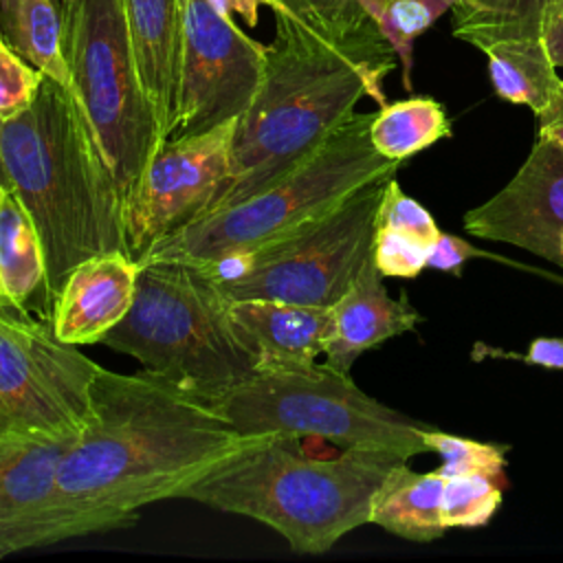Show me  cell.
I'll return each mask as SVG.
<instances>
[{"instance_id":"obj_1","label":"cell","mask_w":563,"mask_h":563,"mask_svg":"<svg viewBox=\"0 0 563 563\" xmlns=\"http://www.w3.org/2000/svg\"><path fill=\"white\" fill-rule=\"evenodd\" d=\"M251 438L152 372L101 367L90 418L59 462V539L132 526L145 506L180 499Z\"/></svg>"},{"instance_id":"obj_2","label":"cell","mask_w":563,"mask_h":563,"mask_svg":"<svg viewBox=\"0 0 563 563\" xmlns=\"http://www.w3.org/2000/svg\"><path fill=\"white\" fill-rule=\"evenodd\" d=\"M0 180L29 211L55 303L88 257L125 251L123 198L77 95L44 77L35 101L0 121Z\"/></svg>"},{"instance_id":"obj_3","label":"cell","mask_w":563,"mask_h":563,"mask_svg":"<svg viewBox=\"0 0 563 563\" xmlns=\"http://www.w3.org/2000/svg\"><path fill=\"white\" fill-rule=\"evenodd\" d=\"M275 13L264 73L246 112L235 121L231 172L209 211L249 198L308 158L363 97L387 103L376 70L354 51ZM207 211V213H209Z\"/></svg>"},{"instance_id":"obj_4","label":"cell","mask_w":563,"mask_h":563,"mask_svg":"<svg viewBox=\"0 0 563 563\" xmlns=\"http://www.w3.org/2000/svg\"><path fill=\"white\" fill-rule=\"evenodd\" d=\"M299 440L288 433L253 435L180 499L255 519L299 554H323L343 534L369 523L380 484L407 460L361 446L314 457Z\"/></svg>"},{"instance_id":"obj_5","label":"cell","mask_w":563,"mask_h":563,"mask_svg":"<svg viewBox=\"0 0 563 563\" xmlns=\"http://www.w3.org/2000/svg\"><path fill=\"white\" fill-rule=\"evenodd\" d=\"M136 264L134 301L103 345L207 402L255 374L229 299L207 268L178 260Z\"/></svg>"},{"instance_id":"obj_6","label":"cell","mask_w":563,"mask_h":563,"mask_svg":"<svg viewBox=\"0 0 563 563\" xmlns=\"http://www.w3.org/2000/svg\"><path fill=\"white\" fill-rule=\"evenodd\" d=\"M374 112H352L308 158L257 194L202 213L156 242L136 262L178 260L196 266L246 253L314 220L361 187L396 176L369 139Z\"/></svg>"},{"instance_id":"obj_7","label":"cell","mask_w":563,"mask_h":563,"mask_svg":"<svg viewBox=\"0 0 563 563\" xmlns=\"http://www.w3.org/2000/svg\"><path fill=\"white\" fill-rule=\"evenodd\" d=\"M242 435L288 433L343 449H378L411 460L427 453L424 424L367 396L347 372L328 363L255 372L211 402Z\"/></svg>"},{"instance_id":"obj_8","label":"cell","mask_w":563,"mask_h":563,"mask_svg":"<svg viewBox=\"0 0 563 563\" xmlns=\"http://www.w3.org/2000/svg\"><path fill=\"white\" fill-rule=\"evenodd\" d=\"M389 178L361 187L277 240L202 268L229 301L282 299L334 306L372 260L378 209Z\"/></svg>"},{"instance_id":"obj_9","label":"cell","mask_w":563,"mask_h":563,"mask_svg":"<svg viewBox=\"0 0 563 563\" xmlns=\"http://www.w3.org/2000/svg\"><path fill=\"white\" fill-rule=\"evenodd\" d=\"M64 26L73 92L125 200L163 139L136 73L121 2L64 0Z\"/></svg>"},{"instance_id":"obj_10","label":"cell","mask_w":563,"mask_h":563,"mask_svg":"<svg viewBox=\"0 0 563 563\" xmlns=\"http://www.w3.org/2000/svg\"><path fill=\"white\" fill-rule=\"evenodd\" d=\"M101 365L64 343L53 323L0 308V422L24 433L77 435L92 411Z\"/></svg>"},{"instance_id":"obj_11","label":"cell","mask_w":563,"mask_h":563,"mask_svg":"<svg viewBox=\"0 0 563 563\" xmlns=\"http://www.w3.org/2000/svg\"><path fill=\"white\" fill-rule=\"evenodd\" d=\"M235 121L196 134H174L154 154L123 200L125 238L134 260L211 209L231 172Z\"/></svg>"},{"instance_id":"obj_12","label":"cell","mask_w":563,"mask_h":563,"mask_svg":"<svg viewBox=\"0 0 563 563\" xmlns=\"http://www.w3.org/2000/svg\"><path fill=\"white\" fill-rule=\"evenodd\" d=\"M183 62L176 134L240 119L264 73L266 44L249 37L211 0H180Z\"/></svg>"},{"instance_id":"obj_13","label":"cell","mask_w":563,"mask_h":563,"mask_svg":"<svg viewBox=\"0 0 563 563\" xmlns=\"http://www.w3.org/2000/svg\"><path fill=\"white\" fill-rule=\"evenodd\" d=\"M464 229L475 238L512 244L563 266V150L537 136L517 174L486 202L464 213Z\"/></svg>"},{"instance_id":"obj_14","label":"cell","mask_w":563,"mask_h":563,"mask_svg":"<svg viewBox=\"0 0 563 563\" xmlns=\"http://www.w3.org/2000/svg\"><path fill=\"white\" fill-rule=\"evenodd\" d=\"M75 435L15 433L0 442V559L59 543V462Z\"/></svg>"},{"instance_id":"obj_15","label":"cell","mask_w":563,"mask_h":563,"mask_svg":"<svg viewBox=\"0 0 563 563\" xmlns=\"http://www.w3.org/2000/svg\"><path fill=\"white\" fill-rule=\"evenodd\" d=\"M229 317L255 372L308 367L325 352L332 334V306L233 299Z\"/></svg>"},{"instance_id":"obj_16","label":"cell","mask_w":563,"mask_h":563,"mask_svg":"<svg viewBox=\"0 0 563 563\" xmlns=\"http://www.w3.org/2000/svg\"><path fill=\"white\" fill-rule=\"evenodd\" d=\"M139 264L125 251H110L77 264L53 303V332L70 345L101 343L128 314Z\"/></svg>"},{"instance_id":"obj_17","label":"cell","mask_w":563,"mask_h":563,"mask_svg":"<svg viewBox=\"0 0 563 563\" xmlns=\"http://www.w3.org/2000/svg\"><path fill=\"white\" fill-rule=\"evenodd\" d=\"M143 92L163 143L178 128L183 15L180 0H119Z\"/></svg>"},{"instance_id":"obj_18","label":"cell","mask_w":563,"mask_h":563,"mask_svg":"<svg viewBox=\"0 0 563 563\" xmlns=\"http://www.w3.org/2000/svg\"><path fill=\"white\" fill-rule=\"evenodd\" d=\"M422 314L400 292L391 299L374 257L363 266L347 292L332 306V334L325 345V363L347 372L354 361L387 339L413 332Z\"/></svg>"},{"instance_id":"obj_19","label":"cell","mask_w":563,"mask_h":563,"mask_svg":"<svg viewBox=\"0 0 563 563\" xmlns=\"http://www.w3.org/2000/svg\"><path fill=\"white\" fill-rule=\"evenodd\" d=\"M0 308L51 321L53 297L40 233L20 198L0 180Z\"/></svg>"},{"instance_id":"obj_20","label":"cell","mask_w":563,"mask_h":563,"mask_svg":"<svg viewBox=\"0 0 563 563\" xmlns=\"http://www.w3.org/2000/svg\"><path fill=\"white\" fill-rule=\"evenodd\" d=\"M442 490L444 475L440 471L418 473L402 462L380 484L369 523L407 541H435L446 532L440 519Z\"/></svg>"},{"instance_id":"obj_21","label":"cell","mask_w":563,"mask_h":563,"mask_svg":"<svg viewBox=\"0 0 563 563\" xmlns=\"http://www.w3.org/2000/svg\"><path fill=\"white\" fill-rule=\"evenodd\" d=\"M563 0H453V37L484 51L501 40H543Z\"/></svg>"},{"instance_id":"obj_22","label":"cell","mask_w":563,"mask_h":563,"mask_svg":"<svg viewBox=\"0 0 563 563\" xmlns=\"http://www.w3.org/2000/svg\"><path fill=\"white\" fill-rule=\"evenodd\" d=\"M64 31V0H0V37L46 77L73 90Z\"/></svg>"},{"instance_id":"obj_23","label":"cell","mask_w":563,"mask_h":563,"mask_svg":"<svg viewBox=\"0 0 563 563\" xmlns=\"http://www.w3.org/2000/svg\"><path fill=\"white\" fill-rule=\"evenodd\" d=\"M273 11L297 18L314 33L354 51L383 75L396 68V53L358 0H268Z\"/></svg>"},{"instance_id":"obj_24","label":"cell","mask_w":563,"mask_h":563,"mask_svg":"<svg viewBox=\"0 0 563 563\" xmlns=\"http://www.w3.org/2000/svg\"><path fill=\"white\" fill-rule=\"evenodd\" d=\"M488 77L499 99L528 106L534 114L556 97L563 86L543 40H501L486 46Z\"/></svg>"},{"instance_id":"obj_25","label":"cell","mask_w":563,"mask_h":563,"mask_svg":"<svg viewBox=\"0 0 563 563\" xmlns=\"http://www.w3.org/2000/svg\"><path fill=\"white\" fill-rule=\"evenodd\" d=\"M451 136L444 106L431 97H407L380 106L369 123L374 147L391 161L405 163L413 154Z\"/></svg>"},{"instance_id":"obj_26","label":"cell","mask_w":563,"mask_h":563,"mask_svg":"<svg viewBox=\"0 0 563 563\" xmlns=\"http://www.w3.org/2000/svg\"><path fill=\"white\" fill-rule=\"evenodd\" d=\"M372 15L383 37L394 48L402 66V86L411 90L413 42L429 31V26L451 11L453 0H358Z\"/></svg>"},{"instance_id":"obj_27","label":"cell","mask_w":563,"mask_h":563,"mask_svg":"<svg viewBox=\"0 0 563 563\" xmlns=\"http://www.w3.org/2000/svg\"><path fill=\"white\" fill-rule=\"evenodd\" d=\"M501 477L488 473H455L444 477L440 519L444 528H482L501 506Z\"/></svg>"},{"instance_id":"obj_28","label":"cell","mask_w":563,"mask_h":563,"mask_svg":"<svg viewBox=\"0 0 563 563\" xmlns=\"http://www.w3.org/2000/svg\"><path fill=\"white\" fill-rule=\"evenodd\" d=\"M424 442L429 451L444 460V464L438 468L444 477L455 473H488L501 477L510 453L508 444L479 442L433 427L424 431Z\"/></svg>"},{"instance_id":"obj_29","label":"cell","mask_w":563,"mask_h":563,"mask_svg":"<svg viewBox=\"0 0 563 563\" xmlns=\"http://www.w3.org/2000/svg\"><path fill=\"white\" fill-rule=\"evenodd\" d=\"M44 77L0 37V121L24 112L35 101Z\"/></svg>"},{"instance_id":"obj_30","label":"cell","mask_w":563,"mask_h":563,"mask_svg":"<svg viewBox=\"0 0 563 563\" xmlns=\"http://www.w3.org/2000/svg\"><path fill=\"white\" fill-rule=\"evenodd\" d=\"M372 257L383 277L411 279L427 268L429 244L411 233L376 227Z\"/></svg>"},{"instance_id":"obj_31","label":"cell","mask_w":563,"mask_h":563,"mask_svg":"<svg viewBox=\"0 0 563 563\" xmlns=\"http://www.w3.org/2000/svg\"><path fill=\"white\" fill-rule=\"evenodd\" d=\"M378 227L398 229L420 238L422 242H433L440 233L433 216L418 200L407 196L396 178H389L383 191L380 209H378Z\"/></svg>"},{"instance_id":"obj_32","label":"cell","mask_w":563,"mask_h":563,"mask_svg":"<svg viewBox=\"0 0 563 563\" xmlns=\"http://www.w3.org/2000/svg\"><path fill=\"white\" fill-rule=\"evenodd\" d=\"M473 257H490V260H501L506 264H515L510 260H504L499 255L486 253L475 249L471 242H466L464 238L451 235L440 231L438 238L433 242H429V257H427V268H435L442 273H451V275H462V266L473 260Z\"/></svg>"},{"instance_id":"obj_33","label":"cell","mask_w":563,"mask_h":563,"mask_svg":"<svg viewBox=\"0 0 563 563\" xmlns=\"http://www.w3.org/2000/svg\"><path fill=\"white\" fill-rule=\"evenodd\" d=\"M486 352L488 356H499V358H517L537 367H545V369H563V339H552V336H539L530 343L526 354H517V352H504V350H493L486 347L482 343H477L473 347V356Z\"/></svg>"},{"instance_id":"obj_34","label":"cell","mask_w":563,"mask_h":563,"mask_svg":"<svg viewBox=\"0 0 563 563\" xmlns=\"http://www.w3.org/2000/svg\"><path fill=\"white\" fill-rule=\"evenodd\" d=\"M537 136L550 139L563 150V86L556 97L537 114Z\"/></svg>"},{"instance_id":"obj_35","label":"cell","mask_w":563,"mask_h":563,"mask_svg":"<svg viewBox=\"0 0 563 563\" xmlns=\"http://www.w3.org/2000/svg\"><path fill=\"white\" fill-rule=\"evenodd\" d=\"M211 4L229 18H240L246 26L260 24V7L268 4V0H211Z\"/></svg>"},{"instance_id":"obj_36","label":"cell","mask_w":563,"mask_h":563,"mask_svg":"<svg viewBox=\"0 0 563 563\" xmlns=\"http://www.w3.org/2000/svg\"><path fill=\"white\" fill-rule=\"evenodd\" d=\"M543 42H545V46L550 51V57H552L554 66L563 68V11L559 13V18L548 29Z\"/></svg>"},{"instance_id":"obj_37","label":"cell","mask_w":563,"mask_h":563,"mask_svg":"<svg viewBox=\"0 0 563 563\" xmlns=\"http://www.w3.org/2000/svg\"><path fill=\"white\" fill-rule=\"evenodd\" d=\"M15 433H24V431H15V429H11V427H7V424H0V442H4L7 438H11V435H15Z\"/></svg>"},{"instance_id":"obj_38","label":"cell","mask_w":563,"mask_h":563,"mask_svg":"<svg viewBox=\"0 0 563 563\" xmlns=\"http://www.w3.org/2000/svg\"><path fill=\"white\" fill-rule=\"evenodd\" d=\"M561 251H563V233H561Z\"/></svg>"},{"instance_id":"obj_39","label":"cell","mask_w":563,"mask_h":563,"mask_svg":"<svg viewBox=\"0 0 563 563\" xmlns=\"http://www.w3.org/2000/svg\"><path fill=\"white\" fill-rule=\"evenodd\" d=\"M0 424H2V422H0Z\"/></svg>"}]
</instances>
